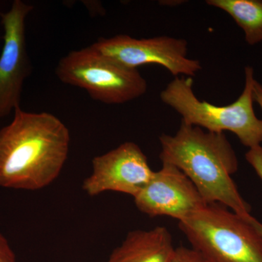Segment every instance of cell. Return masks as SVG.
I'll return each instance as SVG.
<instances>
[{
  "instance_id": "cell-3",
  "label": "cell",
  "mask_w": 262,
  "mask_h": 262,
  "mask_svg": "<svg viewBox=\"0 0 262 262\" xmlns=\"http://www.w3.org/2000/svg\"><path fill=\"white\" fill-rule=\"evenodd\" d=\"M254 81L253 69L246 67L244 91L227 106L201 101L194 94L192 77H176L161 91L160 97L182 117L184 123L218 134L229 131L250 149L262 143V120L256 117L253 108Z\"/></svg>"
},
{
  "instance_id": "cell-1",
  "label": "cell",
  "mask_w": 262,
  "mask_h": 262,
  "mask_svg": "<svg viewBox=\"0 0 262 262\" xmlns=\"http://www.w3.org/2000/svg\"><path fill=\"white\" fill-rule=\"evenodd\" d=\"M0 129V187L38 190L59 176L68 158L70 133L48 113L18 107Z\"/></svg>"
},
{
  "instance_id": "cell-8",
  "label": "cell",
  "mask_w": 262,
  "mask_h": 262,
  "mask_svg": "<svg viewBox=\"0 0 262 262\" xmlns=\"http://www.w3.org/2000/svg\"><path fill=\"white\" fill-rule=\"evenodd\" d=\"M147 158L134 142H125L117 148L95 157L92 173L84 179L82 189L89 196L113 191L135 198L152 177Z\"/></svg>"
},
{
  "instance_id": "cell-16",
  "label": "cell",
  "mask_w": 262,
  "mask_h": 262,
  "mask_svg": "<svg viewBox=\"0 0 262 262\" xmlns=\"http://www.w3.org/2000/svg\"><path fill=\"white\" fill-rule=\"evenodd\" d=\"M249 222L252 224L253 227L257 229L258 232H259V233L262 235V223H261L260 222H258V221L256 220V219H255L253 216H251V218L249 219Z\"/></svg>"
},
{
  "instance_id": "cell-13",
  "label": "cell",
  "mask_w": 262,
  "mask_h": 262,
  "mask_svg": "<svg viewBox=\"0 0 262 262\" xmlns=\"http://www.w3.org/2000/svg\"><path fill=\"white\" fill-rule=\"evenodd\" d=\"M173 262H198V255L192 248H177Z\"/></svg>"
},
{
  "instance_id": "cell-9",
  "label": "cell",
  "mask_w": 262,
  "mask_h": 262,
  "mask_svg": "<svg viewBox=\"0 0 262 262\" xmlns=\"http://www.w3.org/2000/svg\"><path fill=\"white\" fill-rule=\"evenodd\" d=\"M134 198L136 206L149 217L166 215L181 222L208 203L187 176L177 167L163 163Z\"/></svg>"
},
{
  "instance_id": "cell-7",
  "label": "cell",
  "mask_w": 262,
  "mask_h": 262,
  "mask_svg": "<svg viewBox=\"0 0 262 262\" xmlns=\"http://www.w3.org/2000/svg\"><path fill=\"white\" fill-rule=\"evenodd\" d=\"M33 8L22 0H15L8 11L0 13L4 30L0 55V120L20 107L24 82L32 72L26 20Z\"/></svg>"
},
{
  "instance_id": "cell-11",
  "label": "cell",
  "mask_w": 262,
  "mask_h": 262,
  "mask_svg": "<svg viewBox=\"0 0 262 262\" xmlns=\"http://www.w3.org/2000/svg\"><path fill=\"white\" fill-rule=\"evenodd\" d=\"M207 4L230 15L244 31L250 46L262 42V1L260 0H208Z\"/></svg>"
},
{
  "instance_id": "cell-15",
  "label": "cell",
  "mask_w": 262,
  "mask_h": 262,
  "mask_svg": "<svg viewBox=\"0 0 262 262\" xmlns=\"http://www.w3.org/2000/svg\"><path fill=\"white\" fill-rule=\"evenodd\" d=\"M253 99L254 102L258 103L262 110V84L255 80L253 82Z\"/></svg>"
},
{
  "instance_id": "cell-2",
  "label": "cell",
  "mask_w": 262,
  "mask_h": 262,
  "mask_svg": "<svg viewBox=\"0 0 262 262\" xmlns=\"http://www.w3.org/2000/svg\"><path fill=\"white\" fill-rule=\"evenodd\" d=\"M160 143L162 163L182 170L206 203H219L246 220L252 216L251 206L232 178L238 169V160L225 134L182 121L175 135L162 134Z\"/></svg>"
},
{
  "instance_id": "cell-4",
  "label": "cell",
  "mask_w": 262,
  "mask_h": 262,
  "mask_svg": "<svg viewBox=\"0 0 262 262\" xmlns=\"http://www.w3.org/2000/svg\"><path fill=\"white\" fill-rule=\"evenodd\" d=\"M249 219L211 203L179 226L193 251L206 262H262V235Z\"/></svg>"
},
{
  "instance_id": "cell-6",
  "label": "cell",
  "mask_w": 262,
  "mask_h": 262,
  "mask_svg": "<svg viewBox=\"0 0 262 262\" xmlns=\"http://www.w3.org/2000/svg\"><path fill=\"white\" fill-rule=\"evenodd\" d=\"M92 46L104 56L132 70L145 64H158L176 77H192L202 69L198 60L188 58V42L182 38L161 36L136 39L120 34L100 38Z\"/></svg>"
},
{
  "instance_id": "cell-12",
  "label": "cell",
  "mask_w": 262,
  "mask_h": 262,
  "mask_svg": "<svg viewBox=\"0 0 262 262\" xmlns=\"http://www.w3.org/2000/svg\"><path fill=\"white\" fill-rule=\"evenodd\" d=\"M246 159L262 181V146L250 148L246 152Z\"/></svg>"
},
{
  "instance_id": "cell-14",
  "label": "cell",
  "mask_w": 262,
  "mask_h": 262,
  "mask_svg": "<svg viewBox=\"0 0 262 262\" xmlns=\"http://www.w3.org/2000/svg\"><path fill=\"white\" fill-rule=\"evenodd\" d=\"M0 262H16L15 255L8 241L0 233Z\"/></svg>"
},
{
  "instance_id": "cell-17",
  "label": "cell",
  "mask_w": 262,
  "mask_h": 262,
  "mask_svg": "<svg viewBox=\"0 0 262 262\" xmlns=\"http://www.w3.org/2000/svg\"><path fill=\"white\" fill-rule=\"evenodd\" d=\"M198 262H206V261H205L204 260L202 259V258H201V256H200L199 255H198Z\"/></svg>"
},
{
  "instance_id": "cell-10",
  "label": "cell",
  "mask_w": 262,
  "mask_h": 262,
  "mask_svg": "<svg viewBox=\"0 0 262 262\" xmlns=\"http://www.w3.org/2000/svg\"><path fill=\"white\" fill-rule=\"evenodd\" d=\"M170 232L164 227L131 231L107 262H173L176 254Z\"/></svg>"
},
{
  "instance_id": "cell-5",
  "label": "cell",
  "mask_w": 262,
  "mask_h": 262,
  "mask_svg": "<svg viewBox=\"0 0 262 262\" xmlns=\"http://www.w3.org/2000/svg\"><path fill=\"white\" fill-rule=\"evenodd\" d=\"M56 75L63 83L84 89L93 99L106 104H121L147 91L146 79L104 56L91 45L71 51L58 61Z\"/></svg>"
}]
</instances>
